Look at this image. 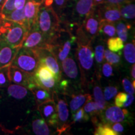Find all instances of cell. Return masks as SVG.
I'll return each mask as SVG.
<instances>
[{"label": "cell", "mask_w": 135, "mask_h": 135, "mask_svg": "<svg viewBox=\"0 0 135 135\" xmlns=\"http://www.w3.org/2000/svg\"><path fill=\"white\" fill-rule=\"evenodd\" d=\"M95 130L94 134L95 135H117L115 131L113 130L111 124L104 123H96Z\"/></svg>", "instance_id": "obj_27"}, {"label": "cell", "mask_w": 135, "mask_h": 135, "mask_svg": "<svg viewBox=\"0 0 135 135\" xmlns=\"http://www.w3.org/2000/svg\"><path fill=\"white\" fill-rule=\"evenodd\" d=\"M111 127L113 129V130L115 131L116 133H118V134H119L124 131V127L121 123H119V122L114 123L113 124L112 123V124H111Z\"/></svg>", "instance_id": "obj_40"}, {"label": "cell", "mask_w": 135, "mask_h": 135, "mask_svg": "<svg viewBox=\"0 0 135 135\" xmlns=\"http://www.w3.org/2000/svg\"><path fill=\"white\" fill-rule=\"evenodd\" d=\"M8 66L0 68V88L7 86L10 83L8 78Z\"/></svg>", "instance_id": "obj_34"}, {"label": "cell", "mask_w": 135, "mask_h": 135, "mask_svg": "<svg viewBox=\"0 0 135 135\" xmlns=\"http://www.w3.org/2000/svg\"><path fill=\"white\" fill-rule=\"evenodd\" d=\"M104 58L106 61L111 65L118 66L120 64L121 57L120 55L114 53L109 50H104Z\"/></svg>", "instance_id": "obj_30"}, {"label": "cell", "mask_w": 135, "mask_h": 135, "mask_svg": "<svg viewBox=\"0 0 135 135\" xmlns=\"http://www.w3.org/2000/svg\"><path fill=\"white\" fill-rule=\"evenodd\" d=\"M133 1H134V0H104L103 3L119 6L121 4H125V3H127L133 2Z\"/></svg>", "instance_id": "obj_39"}, {"label": "cell", "mask_w": 135, "mask_h": 135, "mask_svg": "<svg viewBox=\"0 0 135 135\" xmlns=\"http://www.w3.org/2000/svg\"><path fill=\"white\" fill-rule=\"evenodd\" d=\"M32 129L37 135H49L51 131L48 124L43 119H35L32 121Z\"/></svg>", "instance_id": "obj_23"}, {"label": "cell", "mask_w": 135, "mask_h": 135, "mask_svg": "<svg viewBox=\"0 0 135 135\" xmlns=\"http://www.w3.org/2000/svg\"><path fill=\"white\" fill-rule=\"evenodd\" d=\"M18 50L10 46L0 38V68L11 65Z\"/></svg>", "instance_id": "obj_16"}, {"label": "cell", "mask_w": 135, "mask_h": 135, "mask_svg": "<svg viewBox=\"0 0 135 135\" xmlns=\"http://www.w3.org/2000/svg\"><path fill=\"white\" fill-rule=\"evenodd\" d=\"M48 39L36 26L31 28L27 34L22 47L35 50L37 48H48Z\"/></svg>", "instance_id": "obj_10"}, {"label": "cell", "mask_w": 135, "mask_h": 135, "mask_svg": "<svg viewBox=\"0 0 135 135\" xmlns=\"http://www.w3.org/2000/svg\"><path fill=\"white\" fill-rule=\"evenodd\" d=\"M28 0H15V9H21L24 8L25 5Z\"/></svg>", "instance_id": "obj_41"}, {"label": "cell", "mask_w": 135, "mask_h": 135, "mask_svg": "<svg viewBox=\"0 0 135 135\" xmlns=\"http://www.w3.org/2000/svg\"><path fill=\"white\" fill-rule=\"evenodd\" d=\"M99 20L96 7L88 16L81 25L83 31L89 39L93 40L99 35Z\"/></svg>", "instance_id": "obj_12"}, {"label": "cell", "mask_w": 135, "mask_h": 135, "mask_svg": "<svg viewBox=\"0 0 135 135\" xmlns=\"http://www.w3.org/2000/svg\"><path fill=\"white\" fill-rule=\"evenodd\" d=\"M134 99V95L133 94H127V98H126V100L124 103L123 104V107L124 108H127L128 106H129L131 104L133 103V101Z\"/></svg>", "instance_id": "obj_42"}, {"label": "cell", "mask_w": 135, "mask_h": 135, "mask_svg": "<svg viewBox=\"0 0 135 135\" xmlns=\"http://www.w3.org/2000/svg\"><path fill=\"white\" fill-rule=\"evenodd\" d=\"M94 7L93 0H68L60 21L71 26H81Z\"/></svg>", "instance_id": "obj_2"}, {"label": "cell", "mask_w": 135, "mask_h": 135, "mask_svg": "<svg viewBox=\"0 0 135 135\" xmlns=\"http://www.w3.org/2000/svg\"><path fill=\"white\" fill-rule=\"evenodd\" d=\"M99 80H100L97 78H94L91 84L93 86V98L94 102L97 104L101 113L107 107L108 104L104 98L103 93L102 89H101V86L99 84Z\"/></svg>", "instance_id": "obj_18"}, {"label": "cell", "mask_w": 135, "mask_h": 135, "mask_svg": "<svg viewBox=\"0 0 135 135\" xmlns=\"http://www.w3.org/2000/svg\"><path fill=\"white\" fill-rule=\"evenodd\" d=\"M101 75H103L106 78H109L113 75V70L111 64L105 63L102 65L101 69Z\"/></svg>", "instance_id": "obj_36"}, {"label": "cell", "mask_w": 135, "mask_h": 135, "mask_svg": "<svg viewBox=\"0 0 135 135\" xmlns=\"http://www.w3.org/2000/svg\"><path fill=\"white\" fill-rule=\"evenodd\" d=\"M38 110L40 113L43 119L46 121L49 126H56L57 120V108L56 101L53 99L45 101L38 106Z\"/></svg>", "instance_id": "obj_11"}, {"label": "cell", "mask_w": 135, "mask_h": 135, "mask_svg": "<svg viewBox=\"0 0 135 135\" xmlns=\"http://www.w3.org/2000/svg\"><path fill=\"white\" fill-rule=\"evenodd\" d=\"M114 25H115L116 28V33L118 37L123 42H126L128 39V31L131 28V25L129 22L123 19L115 22Z\"/></svg>", "instance_id": "obj_22"}, {"label": "cell", "mask_w": 135, "mask_h": 135, "mask_svg": "<svg viewBox=\"0 0 135 135\" xmlns=\"http://www.w3.org/2000/svg\"><path fill=\"white\" fill-rule=\"evenodd\" d=\"M118 93V89L114 86H108L104 88L103 96L106 101H110Z\"/></svg>", "instance_id": "obj_35"}, {"label": "cell", "mask_w": 135, "mask_h": 135, "mask_svg": "<svg viewBox=\"0 0 135 135\" xmlns=\"http://www.w3.org/2000/svg\"><path fill=\"white\" fill-rule=\"evenodd\" d=\"M122 84L124 89L126 93H128V94H134V87L133 86L131 82L128 78H123Z\"/></svg>", "instance_id": "obj_38"}, {"label": "cell", "mask_w": 135, "mask_h": 135, "mask_svg": "<svg viewBox=\"0 0 135 135\" xmlns=\"http://www.w3.org/2000/svg\"><path fill=\"white\" fill-rule=\"evenodd\" d=\"M122 19L128 21H133L135 18V6L133 2L127 3L119 6Z\"/></svg>", "instance_id": "obj_24"}, {"label": "cell", "mask_w": 135, "mask_h": 135, "mask_svg": "<svg viewBox=\"0 0 135 135\" xmlns=\"http://www.w3.org/2000/svg\"><path fill=\"white\" fill-rule=\"evenodd\" d=\"M39 58V63L43 64L53 73L56 81L59 83L62 77V73L60 64L52 52L48 48H41L35 49Z\"/></svg>", "instance_id": "obj_6"}, {"label": "cell", "mask_w": 135, "mask_h": 135, "mask_svg": "<svg viewBox=\"0 0 135 135\" xmlns=\"http://www.w3.org/2000/svg\"><path fill=\"white\" fill-rule=\"evenodd\" d=\"M93 99L91 94L89 93H79L72 94L71 99L70 102L71 113H74L76 111L80 109L88 101Z\"/></svg>", "instance_id": "obj_17"}, {"label": "cell", "mask_w": 135, "mask_h": 135, "mask_svg": "<svg viewBox=\"0 0 135 135\" xmlns=\"http://www.w3.org/2000/svg\"><path fill=\"white\" fill-rule=\"evenodd\" d=\"M24 25L5 20V30L0 38L13 48L20 49L28 33Z\"/></svg>", "instance_id": "obj_4"}, {"label": "cell", "mask_w": 135, "mask_h": 135, "mask_svg": "<svg viewBox=\"0 0 135 135\" xmlns=\"http://www.w3.org/2000/svg\"><path fill=\"white\" fill-rule=\"evenodd\" d=\"M83 106L84 112L91 118L98 117V114L100 113V111H99L97 104L94 101H93L92 100L88 101Z\"/></svg>", "instance_id": "obj_29"}, {"label": "cell", "mask_w": 135, "mask_h": 135, "mask_svg": "<svg viewBox=\"0 0 135 135\" xmlns=\"http://www.w3.org/2000/svg\"><path fill=\"white\" fill-rule=\"evenodd\" d=\"M89 116L84 112L83 108H80V109L76 111L74 113L72 114V122L71 124L77 122H82V121H87L89 119Z\"/></svg>", "instance_id": "obj_31"}, {"label": "cell", "mask_w": 135, "mask_h": 135, "mask_svg": "<svg viewBox=\"0 0 135 135\" xmlns=\"http://www.w3.org/2000/svg\"><path fill=\"white\" fill-rule=\"evenodd\" d=\"M8 93L10 97L17 99L25 98L28 93V89L24 86L17 84H9L7 89Z\"/></svg>", "instance_id": "obj_20"}, {"label": "cell", "mask_w": 135, "mask_h": 135, "mask_svg": "<svg viewBox=\"0 0 135 135\" xmlns=\"http://www.w3.org/2000/svg\"><path fill=\"white\" fill-rule=\"evenodd\" d=\"M128 111L126 109H121L116 106H108L98 114L101 123L112 124L114 123L123 122L128 117Z\"/></svg>", "instance_id": "obj_9"}, {"label": "cell", "mask_w": 135, "mask_h": 135, "mask_svg": "<svg viewBox=\"0 0 135 135\" xmlns=\"http://www.w3.org/2000/svg\"><path fill=\"white\" fill-rule=\"evenodd\" d=\"M35 26L48 39L49 46L60 31L61 21L51 6H45L42 3Z\"/></svg>", "instance_id": "obj_3"}, {"label": "cell", "mask_w": 135, "mask_h": 135, "mask_svg": "<svg viewBox=\"0 0 135 135\" xmlns=\"http://www.w3.org/2000/svg\"><path fill=\"white\" fill-rule=\"evenodd\" d=\"M30 91L34 94V97H35V100H36L38 106L39 104H41L42 103L53 99V97L51 95L50 91L37 85L30 89Z\"/></svg>", "instance_id": "obj_21"}, {"label": "cell", "mask_w": 135, "mask_h": 135, "mask_svg": "<svg viewBox=\"0 0 135 135\" xmlns=\"http://www.w3.org/2000/svg\"><path fill=\"white\" fill-rule=\"evenodd\" d=\"M4 1H5V0H0V11H1V8H2L3 5L4 4Z\"/></svg>", "instance_id": "obj_46"}, {"label": "cell", "mask_w": 135, "mask_h": 135, "mask_svg": "<svg viewBox=\"0 0 135 135\" xmlns=\"http://www.w3.org/2000/svg\"><path fill=\"white\" fill-rule=\"evenodd\" d=\"M131 78H132L133 81H134V79H135V65H134V64H133L132 67H131Z\"/></svg>", "instance_id": "obj_44"}, {"label": "cell", "mask_w": 135, "mask_h": 135, "mask_svg": "<svg viewBox=\"0 0 135 135\" xmlns=\"http://www.w3.org/2000/svg\"><path fill=\"white\" fill-rule=\"evenodd\" d=\"M8 78L10 83L24 86L29 90L36 86L34 80L33 75L23 71L11 65L8 66Z\"/></svg>", "instance_id": "obj_8"}, {"label": "cell", "mask_w": 135, "mask_h": 135, "mask_svg": "<svg viewBox=\"0 0 135 135\" xmlns=\"http://www.w3.org/2000/svg\"><path fill=\"white\" fill-rule=\"evenodd\" d=\"M39 64V58L35 50L21 47L10 65L33 75Z\"/></svg>", "instance_id": "obj_5"}, {"label": "cell", "mask_w": 135, "mask_h": 135, "mask_svg": "<svg viewBox=\"0 0 135 135\" xmlns=\"http://www.w3.org/2000/svg\"><path fill=\"white\" fill-rule=\"evenodd\" d=\"M67 2L68 0H52L51 7L53 8L56 13L58 15L60 19Z\"/></svg>", "instance_id": "obj_32"}, {"label": "cell", "mask_w": 135, "mask_h": 135, "mask_svg": "<svg viewBox=\"0 0 135 135\" xmlns=\"http://www.w3.org/2000/svg\"><path fill=\"white\" fill-rule=\"evenodd\" d=\"M75 35L77 44L75 56L80 71L81 88L85 89L88 88L95 78L93 40L86 35L81 26H76Z\"/></svg>", "instance_id": "obj_1"}, {"label": "cell", "mask_w": 135, "mask_h": 135, "mask_svg": "<svg viewBox=\"0 0 135 135\" xmlns=\"http://www.w3.org/2000/svg\"><path fill=\"white\" fill-rule=\"evenodd\" d=\"M4 19L8 20V21L15 22V23H18L19 24L23 25L28 28L26 18H25L24 13V8L21 9H14L12 12L10 13L6 17H4Z\"/></svg>", "instance_id": "obj_25"}, {"label": "cell", "mask_w": 135, "mask_h": 135, "mask_svg": "<svg viewBox=\"0 0 135 135\" xmlns=\"http://www.w3.org/2000/svg\"><path fill=\"white\" fill-rule=\"evenodd\" d=\"M42 3L36 0H28L25 5L24 13L29 30L36 25L39 9Z\"/></svg>", "instance_id": "obj_15"}, {"label": "cell", "mask_w": 135, "mask_h": 135, "mask_svg": "<svg viewBox=\"0 0 135 135\" xmlns=\"http://www.w3.org/2000/svg\"><path fill=\"white\" fill-rule=\"evenodd\" d=\"M107 46L109 50L113 52H119L121 55V51L124 47V42L121 40L119 37H111L106 40Z\"/></svg>", "instance_id": "obj_26"}, {"label": "cell", "mask_w": 135, "mask_h": 135, "mask_svg": "<svg viewBox=\"0 0 135 135\" xmlns=\"http://www.w3.org/2000/svg\"><path fill=\"white\" fill-rule=\"evenodd\" d=\"M95 6H97V5H99L100 4H102L103 3L104 0H93Z\"/></svg>", "instance_id": "obj_45"}, {"label": "cell", "mask_w": 135, "mask_h": 135, "mask_svg": "<svg viewBox=\"0 0 135 135\" xmlns=\"http://www.w3.org/2000/svg\"><path fill=\"white\" fill-rule=\"evenodd\" d=\"M99 34H101L105 40L115 36L116 33L114 23L106 20H100L99 25Z\"/></svg>", "instance_id": "obj_19"}, {"label": "cell", "mask_w": 135, "mask_h": 135, "mask_svg": "<svg viewBox=\"0 0 135 135\" xmlns=\"http://www.w3.org/2000/svg\"><path fill=\"white\" fill-rule=\"evenodd\" d=\"M52 97L56 99V108H57V120L56 132L59 134L68 130L71 127V123L69 121V109L68 104L65 99L58 98V95L56 91L52 92Z\"/></svg>", "instance_id": "obj_7"}, {"label": "cell", "mask_w": 135, "mask_h": 135, "mask_svg": "<svg viewBox=\"0 0 135 135\" xmlns=\"http://www.w3.org/2000/svg\"><path fill=\"white\" fill-rule=\"evenodd\" d=\"M60 66L63 75L66 77V80H68L69 83L73 81L77 82L78 80L80 81V78H79L80 72L78 67L75 60L73 58L71 55L70 56H68L61 63Z\"/></svg>", "instance_id": "obj_14"}, {"label": "cell", "mask_w": 135, "mask_h": 135, "mask_svg": "<svg viewBox=\"0 0 135 135\" xmlns=\"http://www.w3.org/2000/svg\"><path fill=\"white\" fill-rule=\"evenodd\" d=\"M116 98L114 99V103L115 106H118L119 108H122L123 104L124 103L127 98V94L125 93L119 92V93L116 94Z\"/></svg>", "instance_id": "obj_37"}, {"label": "cell", "mask_w": 135, "mask_h": 135, "mask_svg": "<svg viewBox=\"0 0 135 135\" xmlns=\"http://www.w3.org/2000/svg\"><path fill=\"white\" fill-rule=\"evenodd\" d=\"M5 30V19L0 13V36L4 33Z\"/></svg>", "instance_id": "obj_43"}, {"label": "cell", "mask_w": 135, "mask_h": 135, "mask_svg": "<svg viewBox=\"0 0 135 135\" xmlns=\"http://www.w3.org/2000/svg\"><path fill=\"white\" fill-rule=\"evenodd\" d=\"M123 55L125 60L128 63L134 64L135 63V46L134 41L126 43L123 47Z\"/></svg>", "instance_id": "obj_28"}, {"label": "cell", "mask_w": 135, "mask_h": 135, "mask_svg": "<svg viewBox=\"0 0 135 135\" xmlns=\"http://www.w3.org/2000/svg\"><path fill=\"white\" fill-rule=\"evenodd\" d=\"M95 7L100 20H106L115 23L122 19L118 6L102 3Z\"/></svg>", "instance_id": "obj_13"}, {"label": "cell", "mask_w": 135, "mask_h": 135, "mask_svg": "<svg viewBox=\"0 0 135 135\" xmlns=\"http://www.w3.org/2000/svg\"><path fill=\"white\" fill-rule=\"evenodd\" d=\"M14 3L15 0H5L4 4L3 5L1 11H0V13L2 15L3 18L15 9Z\"/></svg>", "instance_id": "obj_33"}]
</instances>
